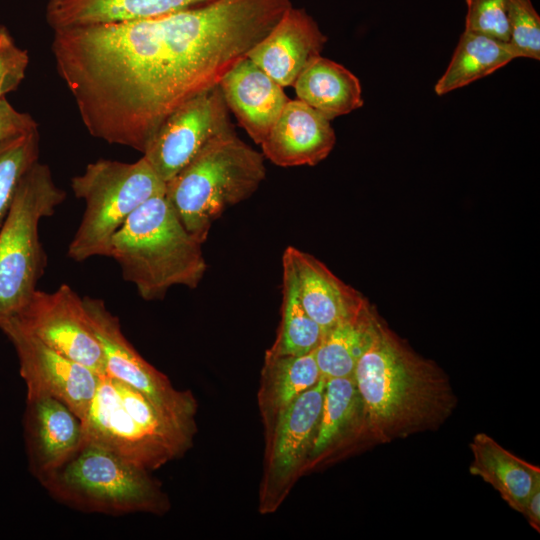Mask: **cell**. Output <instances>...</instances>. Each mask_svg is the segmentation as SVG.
Instances as JSON below:
<instances>
[{
	"mask_svg": "<svg viewBox=\"0 0 540 540\" xmlns=\"http://www.w3.org/2000/svg\"><path fill=\"white\" fill-rule=\"evenodd\" d=\"M291 0H211L161 16L53 30L51 50L89 134L145 152L165 118L219 85Z\"/></svg>",
	"mask_w": 540,
	"mask_h": 540,
	"instance_id": "cell-1",
	"label": "cell"
},
{
	"mask_svg": "<svg viewBox=\"0 0 540 540\" xmlns=\"http://www.w3.org/2000/svg\"><path fill=\"white\" fill-rule=\"evenodd\" d=\"M353 376L362 402V438L375 443L437 429L456 408L445 372L413 351L379 316Z\"/></svg>",
	"mask_w": 540,
	"mask_h": 540,
	"instance_id": "cell-2",
	"label": "cell"
},
{
	"mask_svg": "<svg viewBox=\"0 0 540 540\" xmlns=\"http://www.w3.org/2000/svg\"><path fill=\"white\" fill-rule=\"evenodd\" d=\"M202 243L190 234L165 194L137 208L113 235L109 257L139 296L162 299L175 285L196 288L207 271Z\"/></svg>",
	"mask_w": 540,
	"mask_h": 540,
	"instance_id": "cell-3",
	"label": "cell"
},
{
	"mask_svg": "<svg viewBox=\"0 0 540 540\" xmlns=\"http://www.w3.org/2000/svg\"><path fill=\"white\" fill-rule=\"evenodd\" d=\"M264 160L231 129L211 139L165 183V197L186 230L203 243L228 208L259 188L266 177Z\"/></svg>",
	"mask_w": 540,
	"mask_h": 540,
	"instance_id": "cell-4",
	"label": "cell"
},
{
	"mask_svg": "<svg viewBox=\"0 0 540 540\" xmlns=\"http://www.w3.org/2000/svg\"><path fill=\"white\" fill-rule=\"evenodd\" d=\"M39 482L58 502L87 513L162 515L170 508L150 471L89 441Z\"/></svg>",
	"mask_w": 540,
	"mask_h": 540,
	"instance_id": "cell-5",
	"label": "cell"
},
{
	"mask_svg": "<svg viewBox=\"0 0 540 540\" xmlns=\"http://www.w3.org/2000/svg\"><path fill=\"white\" fill-rule=\"evenodd\" d=\"M65 198L47 164L35 162L21 178L0 227V324L16 315L36 291L47 264L39 223Z\"/></svg>",
	"mask_w": 540,
	"mask_h": 540,
	"instance_id": "cell-6",
	"label": "cell"
},
{
	"mask_svg": "<svg viewBox=\"0 0 540 540\" xmlns=\"http://www.w3.org/2000/svg\"><path fill=\"white\" fill-rule=\"evenodd\" d=\"M71 188L85 202L67 251L76 262L109 256L111 239L128 217L150 198L165 194V182L143 156L133 163L99 159L71 179Z\"/></svg>",
	"mask_w": 540,
	"mask_h": 540,
	"instance_id": "cell-7",
	"label": "cell"
},
{
	"mask_svg": "<svg viewBox=\"0 0 540 540\" xmlns=\"http://www.w3.org/2000/svg\"><path fill=\"white\" fill-rule=\"evenodd\" d=\"M326 380L302 393L265 430L259 510L273 513L304 473L322 410Z\"/></svg>",
	"mask_w": 540,
	"mask_h": 540,
	"instance_id": "cell-8",
	"label": "cell"
},
{
	"mask_svg": "<svg viewBox=\"0 0 540 540\" xmlns=\"http://www.w3.org/2000/svg\"><path fill=\"white\" fill-rule=\"evenodd\" d=\"M90 326L103 353L105 375L144 394L175 421L197 429V401L190 391L175 389L166 375L149 364L127 340L119 318L99 298H83Z\"/></svg>",
	"mask_w": 540,
	"mask_h": 540,
	"instance_id": "cell-9",
	"label": "cell"
},
{
	"mask_svg": "<svg viewBox=\"0 0 540 540\" xmlns=\"http://www.w3.org/2000/svg\"><path fill=\"white\" fill-rule=\"evenodd\" d=\"M234 129L219 85L191 98L161 123L143 157L165 183L214 137Z\"/></svg>",
	"mask_w": 540,
	"mask_h": 540,
	"instance_id": "cell-10",
	"label": "cell"
},
{
	"mask_svg": "<svg viewBox=\"0 0 540 540\" xmlns=\"http://www.w3.org/2000/svg\"><path fill=\"white\" fill-rule=\"evenodd\" d=\"M13 318L44 344L98 375L105 374L101 345L81 298L68 284L54 292L36 289Z\"/></svg>",
	"mask_w": 540,
	"mask_h": 540,
	"instance_id": "cell-11",
	"label": "cell"
},
{
	"mask_svg": "<svg viewBox=\"0 0 540 540\" xmlns=\"http://www.w3.org/2000/svg\"><path fill=\"white\" fill-rule=\"evenodd\" d=\"M0 330L15 348L27 396L56 398L83 421L96 394L100 375L50 348L13 318L3 321Z\"/></svg>",
	"mask_w": 540,
	"mask_h": 540,
	"instance_id": "cell-12",
	"label": "cell"
},
{
	"mask_svg": "<svg viewBox=\"0 0 540 540\" xmlns=\"http://www.w3.org/2000/svg\"><path fill=\"white\" fill-rule=\"evenodd\" d=\"M82 423L83 441L102 445L150 472L176 459L125 410L114 380L105 374Z\"/></svg>",
	"mask_w": 540,
	"mask_h": 540,
	"instance_id": "cell-13",
	"label": "cell"
},
{
	"mask_svg": "<svg viewBox=\"0 0 540 540\" xmlns=\"http://www.w3.org/2000/svg\"><path fill=\"white\" fill-rule=\"evenodd\" d=\"M24 436L30 472L39 480L62 466L83 441L82 420L62 401L26 397Z\"/></svg>",
	"mask_w": 540,
	"mask_h": 540,
	"instance_id": "cell-14",
	"label": "cell"
},
{
	"mask_svg": "<svg viewBox=\"0 0 540 540\" xmlns=\"http://www.w3.org/2000/svg\"><path fill=\"white\" fill-rule=\"evenodd\" d=\"M326 42L317 22L304 9L292 5L247 57L284 88L293 86Z\"/></svg>",
	"mask_w": 540,
	"mask_h": 540,
	"instance_id": "cell-15",
	"label": "cell"
},
{
	"mask_svg": "<svg viewBox=\"0 0 540 540\" xmlns=\"http://www.w3.org/2000/svg\"><path fill=\"white\" fill-rule=\"evenodd\" d=\"M330 120L299 99L288 100L260 144L264 158L280 167L315 166L333 150Z\"/></svg>",
	"mask_w": 540,
	"mask_h": 540,
	"instance_id": "cell-16",
	"label": "cell"
},
{
	"mask_svg": "<svg viewBox=\"0 0 540 540\" xmlns=\"http://www.w3.org/2000/svg\"><path fill=\"white\" fill-rule=\"evenodd\" d=\"M219 87L228 110L258 145L264 141L289 100L283 87L248 57L224 75Z\"/></svg>",
	"mask_w": 540,
	"mask_h": 540,
	"instance_id": "cell-17",
	"label": "cell"
},
{
	"mask_svg": "<svg viewBox=\"0 0 540 540\" xmlns=\"http://www.w3.org/2000/svg\"><path fill=\"white\" fill-rule=\"evenodd\" d=\"M283 259L292 268L301 305L323 335L367 301L311 254L289 246Z\"/></svg>",
	"mask_w": 540,
	"mask_h": 540,
	"instance_id": "cell-18",
	"label": "cell"
},
{
	"mask_svg": "<svg viewBox=\"0 0 540 540\" xmlns=\"http://www.w3.org/2000/svg\"><path fill=\"white\" fill-rule=\"evenodd\" d=\"M325 380L322 410L305 472L362 438V402L354 376Z\"/></svg>",
	"mask_w": 540,
	"mask_h": 540,
	"instance_id": "cell-19",
	"label": "cell"
},
{
	"mask_svg": "<svg viewBox=\"0 0 540 540\" xmlns=\"http://www.w3.org/2000/svg\"><path fill=\"white\" fill-rule=\"evenodd\" d=\"M211 0H48L45 17L53 29L117 23L165 15Z\"/></svg>",
	"mask_w": 540,
	"mask_h": 540,
	"instance_id": "cell-20",
	"label": "cell"
},
{
	"mask_svg": "<svg viewBox=\"0 0 540 540\" xmlns=\"http://www.w3.org/2000/svg\"><path fill=\"white\" fill-rule=\"evenodd\" d=\"M470 473L490 484L517 512L535 486L540 484V468L515 456L486 433L476 434L470 444Z\"/></svg>",
	"mask_w": 540,
	"mask_h": 540,
	"instance_id": "cell-21",
	"label": "cell"
},
{
	"mask_svg": "<svg viewBox=\"0 0 540 540\" xmlns=\"http://www.w3.org/2000/svg\"><path fill=\"white\" fill-rule=\"evenodd\" d=\"M293 87L297 99L330 121L361 108L364 103L362 87L356 75L321 55L305 66Z\"/></svg>",
	"mask_w": 540,
	"mask_h": 540,
	"instance_id": "cell-22",
	"label": "cell"
},
{
	"mask_svg": "<svg viewBox=\"0 0 540 540\" xmlns=\"http://www.w3.org/2000/svg\"><path fill=\"white\" fill-rule=\"evenodd\" d=\"M321 378L314 352L301 356L265 353L258 391L265 430L286 407Z\"/></svg>",
	"mask_w": 540,
	"mask_h": 540,
	"instance_id": "cell-23",
	"label": "cell"
},
{
	"mask_svg": "<svg viewBox=\"0 0 540 540\" xmlns=\"http://www.w3.org/2000/svg\"><path fill=\"white\" fill-rule=\"evenodd\" d=\"M377 319V312L367 300L323 335L314 351L321 377L353 376L358 360L373 339Z\"/></svg>",
	"mask_w": 540,
	"mask_h": 540,
	"instance_id": "cell-24",
	"label": "cell"
},
{
	"mask_svg": "<svg viewBox=\"0 0 540 540\" xmlns=\"http://www.w3.org/2000/svg\"><path fill=\"white\" fill-rule=\"evenodd\" d=\"M519 58L507 42L466 31L461 34L453 56L443 75L436 82L438 96L465 87Z\"/></svg>",
	"mask_w": 540,
	"mask_h": 540,
	"instance_id": "cell-25",
	"label": "cell"
},
{
	"mask_svg": "<svg viewBox=\"0 0 540 540\" xmlns=\"http://www.w3.org/2000/svg\"><path fill=\"white\" fill-rule=\"evenodd\" d=\"M283 300L276 339L266 353L301 356L314 352L323 338L320 326L304 310L297 294L292 268L282 258Z\"/></svg>",
	"mask_w": 540,
	"mask_h": 540,
	"instance_id": "cell-26",
	"label": "cell"
},
{
	"mask_svg": "<svg viewBox=\"0 0 540 540\" xmlns=\"http://www.w3.org/2000/svg\"><path fill=\"white\" fill-rule=\"evenodd\" d=\"M39 139L36 129L0 142V227L21 178L38 161Z\"/></svg>",
	"mask_w": 540,
	"mask_h": 540,
	"instance_id": "cell-27",
	"label": "cell"
},
{
	"mask_svg": "<svg viewBox=\"0 0 540 540\" xmlns=\"http://www.w3.org/2000/svg\"><path fill=\"white\" fill-rule=\"evenodd\" d=\"M508 25L518 57L540 60V16L531 0H508Z\"/></svg>",
	"mask_w": 540,
	"mask_h": 540,
	"instance_id": "cell-28",
	"label": "cell"
},
{
	"mask_svg": "<svg viewBox=\"0 0 540 540\" xmlns=\"http://www.w3.org/2000/svg\"><path fill=\"white\" fill-rule=\"evenodd\" d=\"M466 31L509 42L508 0H466Z\"/></svg>",
	"mask_w": 540,
	"mask_h": 540,
	"instance_id": "cell-29",
	"label": "cell"
},
{
	"mask_svg": "<svg viewBox=\"0 0 540 540\" xmlns=\"http://www.w3.org/2000/svg\"><path fill=\"white\" fill-rule=\"evenodd\" d=\"M28 65V51L17 46L8 29L0 25V99L18 89Z\"/></svg>",
	"mask_w": 540,
	"mask_h": 540,
	"instance_id": "cell-30",
	"label": "cell"
},
{
	"mask_svg": "<svg viewBox=\"0 0 540 540\" xmlns=\"http://www.w3.org/2000/svg\"><path fill=\"white\" fill-rule=\"evenodd\" d=\"M36 129L38 124L30 114L17 111L6 98L0 99V142Z\"/></svg>",
	"mask_w": 540,
	"mask_h": 540,
	"instance_id": "cell-31",
	"label": "cell"
},
{
	"mask_svg": "<svg viewBox=\"0 0 540 540\" xmlns=\"http://www.w3.org/2000/svg\"><path fill=\"white\" fill-rule=\"evenodd\" d=\"M530 525L539 531L540 528V484L534 487L524 502L521 512Z\"/></svg>",
	"mask_w": 540,
	"mask_h": 540,
	"instance_id": "cell-32",
	"label": "cell"
}]
</instances>
